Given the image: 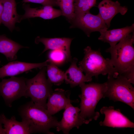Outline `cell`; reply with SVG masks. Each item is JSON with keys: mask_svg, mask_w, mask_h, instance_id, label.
I'll list each match as a JSON object with an SVG mask.
<instances>
[{"mask_svg": "<svg viewBox=\"0 0 134 134\" xmlns=\"http://www.w3.org/2000/svg\"><path fill=\"white\" fill-rule=\"evenodd\" d=\"M134 32L128 35L116 45L105 51L110 53L111 62L119 75L134 84Z\"/></svg>", "mask_w": 134, "mask_h": 134, "instance_id": "6da1fadb", "label": "cell"}, {"mask_svg": "<svg viewBox=\"0 0 134 134\" xmlns=\"http://www.w3.org/2000/svg\"><path fill=\"white\" fill-rule=\"evenodd\" d=\"M19 112L22 120L28 124L32 133L54 134L50 130L56 128L59 121L46 109L36 105L31 100L22 106Z\"/></svg>", "mask_w": 134, "mask_h": 134, "instance_id": "7a4b0ae2", "label": "cell"}, {"mask_svg": "<svg viewBox=\"0 0 134 134\" xmlns=\"http://www.w3.org/2000/svg\"><path fill=\"white\" fill-rule=\"evenodd\" d=\"M79 86L81 90V94L79 95L81 99L80 115L89 124L99 117L100 113L96 112L95 109L100 100L105 98L106 83H84Z\"/></svg>", "mask_w": 134, "mask_h": 134, "instance_id": "3957f363", "label": "cell"}, {"mask_svg": "<svg viewBox=\"0 0 134 134\" xmlns=\"http://www.w3.org/2000/svg\"><path fill=\"white\" fill-rule=\"evenodd\" d=\"M84 55L79 63V67L85 73V75L92 78H97L100 74L108 77H116L119 75L113 66L110 59H105L99 49L94 50L88 46L84 49Z\"/></svg>", "mask_w": 134, "mask_h": 134, "instance_id": "277c9868", "label": "cell"}, {"mask_svg": "<svg viewBox=\"0 0 134 134\" xmlns=\"http://www.w3.org/2000/svg\"><path fill=\"white\" fill-rule=\"evenodd\" d=\"M46 67L40 69L33 78L26 79L25 97H30L36 105L46 109L47 100L53 90V84L46 77Z\"/></svg>", "mask_w": 134, "mask_h": 134, "instance_id": "5b68a950", "label": "cell"}, {"mask_svg": "<svg viewBox=\"0 0 134 134\" xmlns=\"http://www.w3.org/2000/svg\"><path fill=\"white\" fill-rule=\"evenodd\" d=\"M104 97L114 101H119L134 109V88L125 77L118 75L116 77H107Z\"/></svg>", "mask_w": 134, "mask_h": 134, "instance_id": "8992f818", "label": "cell"}, {"mask_svg": "<svg viewBox=\"0 0 134 134\" xmlns=\"http://www.w3.org/2000/svg\"><path fill=\"white\" fill-rule=\"evenodd\" d=\"M26 80L23 77L13 76L9 79H2L0 82V97L3 98L7 105L11 107L13 101L25 97Z\"/></svg>", "mask_w": 134, "mask_h": 134, "instance_id": "52a82bcc", "label": "cell"}, {"mask_svg": "<svg viewBox=\"0 0 134 134\" xmlns=\"http://www.w3.org/2000/svg\"><path fill=\"white\" fill-rule=\"evenodd\" d=\"M71 24V28H79L89 37L92 32L97 31L100 33L108 29L99 13L95 15L91 13L90 11L75 14Z\"/></svg>", "mask_w": 134, "mask_h": 134, "instance_id": "ba28073f", "label": "cell"}, {"mask_svg": "<svg viewBox=\"0 0 134 134\" xmlns=\"http://www.w3.org/2000/svg\"><path fill=\"white\" fill-rule=\"evenodd\" d=\"M64 109L62 118L59 121L56 128L57 131H61L64 134H68L72 128L76 127L78 129L83 124H88L80 116V108L74 106L71 103Z\"/></svg>", "mask_w": 134, "mask_h": 134, "instance_id": "9c48e42d", "label": "cell"}, {"mask_svg": "<svg viewBox=\"0 0 134 134\" xmlns=\"http://www.w3.org/2000/svg\"><path fill=\"white\" fill-rule=\"evenodd\" d=\"M100 113L104 115V120L99 124L101 126L113 128H134V123L123 114L119 109L113 106H104L100 109Z\"/></svg>", "mask_w": 134, "mask_h": 134, "instance_id": "30bf717a", "label": "cell"}, {"mask_svg": "<svg viewBox=\"0 0 134 134\" xmlns=\"http://www.w3.org/2000/svg\"><path fill=\"white\" fill-rule=\"evenodd\" d=\"M50 61L39 63H31L18 61H11L0 68V79L6 76H13L32 69L47 66Z\"/></svg>", "mask_w": 134, "mask_h": 134, "instance_id": "8fae6325", "label": "cell"}, {"mask_svg": "<svg viewBox=\"0 0 134 134\" xmlns=\"http://www.w3.org/2000/svg\"><path fill=\"white\" fill-rule=\"evenodd\" d=\"M69 91L60 88L55 89L49 96L46 104V109L53 115L61 110L64 109L72 101L70 99Z\"/></svg>", "mask_w": 134, "mask_h": 134, "instance_id": "7c38bea8", "label": "cell"}, {"mask_svg": "<svg viewBox=\"0 0 134 134\" xmlns=\"http://www.w3.org/2000/svg\"><path fill=\"white\" fill-rule=\"evenodd\" d=\"M73 39L68 37L47 38L38 36L35 39V43L36 44L41 43L44 45V48L42 53L48 50H59L63 51L66 55L67 62L71 60L70 47Z\"/></svg>", "mask_w": 134, "mask_h": 134, "instance_id": "4fadbf2b", "label": "cell"}, {"mask_svg": "<svg viewBox=\"0 0 134 134\" xmlns=\"http://www.w3.org/2000/svg\"><path fill=\"white\" fill-rule=\"evenodd\" d=\"M99 14L108 28L113 18L117 14L124 15L127 12L128 8L126 6H122L118 1L112 0H102L98 6Z\"/></svg>", "mask_w": 134, "mask_h": 134, "instance_id": "5bb4252c", "label": "cell"}, {"mask_svg": "<svg viewBox=\"0 0 134 134\" xmlns=\"http://www.w3.org/2000/svg\"><path fill=\"white\" fill-rule=\"evenodd\" d=\"M22 7L25 12L21 15V21L25 19L35 17L45 20L52 19L62 15L60 9L55 8L50 5L43 6L39 8H32L29 4L24 3Z\"/></svg>", "mask_w": 134, "mask_h": 134, "instance_id": "9a60e30c", "label": "cell"}, {"mask_svg": "<svg viewBox=\"0 0 134 134\" xmlns=\"http://www.w3.org/2000/svg\"><path fill=\"white\" fill-rule=\"evenodd\" d=\"M15 0H4L3 10L1 17V23L12 32L17 23H20L21 15L17 11Z\"/></svg>", "mask_w": 134, "mask_h": 134, "instance_id": "2e32d148", "label": "cell"}, {"mask_svg": "<svg viewBox=\"0 0 134 134\" xmlns=\"http://www.w3.org/2000/svg\"><path fill=\"white\" fill-rule=\"evenodd\" d=\"M78 60L75 57L71 59L70 66L65 72L64 80L66 84H69L72 88L83 83L91 82L92 79V78L84 75L83 71L77 67Z\"/></svg>", "mask_w": 134, "mask_h": 134, "instance_id": "e0dca14e", "label": "cell"}, {"mask_svg": "<svg viewBox=\"0 0 134 134\" xmlns=\"http://www.w3.org/2000/svg\"><path fill=\"white\" fill-rule=\"evenodd\" d=\"M134 25L118 29H114L100 33L99 37V40L108 43L110 47L116 45L125 37L129 34L134 32Z\"/></svg>", "mask_w": 134, "mask_h": 134, "instance_id": "ac0fdd59", "label": "cell"}, {"mask_svg": "<svg viewBox=\"0 0 134 134\" xmlns=\"http://www.w3.org/2000/svg\"><path fill=\"white\" fill-rule=\"evenodd\" d=\"M0 120L4 125L5 134H29L32 133L28 124L22 120L19 122L13 116L7 118L4 114L0 115Z\"/></svg>", "mask_w": 134, "mask_h": 134, "instance_id": "d6986e66", "label": "cell"}, {"mask_svg": "<svg viewBox=\"0 0 134 134\" xmlns=\"http://www.w3.org/2000/svg\"><path fill=\"white\" fill-rule=\"evenodd\" d=\"M24 48L29 47L21 45L8 38L4 34L0 35V53L4 55L8 61L16 60L17 52Z\"/></svg>", "mask_w": 134, "mask_h": 134, "instance_id": "ffe728a7", "label": "cell"}, {"mask_svg": "<svg viewBox=\"0 0 134 134\" xmlns=\"http://www.w3.org/2000/svg\"><path fill=\"white\" fill-rule=\"evenodd\" d=\"M46 71L48 79L52 84L59 86L64 80L65 72L60 69L57 66L50 62L46 67Z\"/></svg>", "mask_w": 134, "mask_h": 134, "instance_id": "44dd1931", "label": "cell"}, {"mask_svg": "<svg viewBox=\"0 0 134 134\" xmlns=\"http://www.w3.org/2000/svg\"><path fill=\"white\" fill-rule=\"evenodd\" d=\"M57 2L62 15L71 23L75 16L74 0H57Z\"/></svg>", "mask_w": 134, "mask_h": 134, "instance_id": "7402d4cb", "label": "cell"}, {"mask_svg": "<svg viewBox=\"0 0 134 134\" xmlns=\"http://www.w3.org/2000/svg\"><path fill=\"white\" fill-rule=\"evenodd\" d=\"M96 0H74L75 15L90 11V9L95 6Z\"/></svg>", "mask_w": 134, "mask_h": 134, "instance_id": "603a6c76", "label": "cell"}, {"mask_svg": "<svg viewBox=\"0 0 134 134\" xmlns=\"http://www.w3.org/2000/svg\"><path fill=\"white\" fill-rule=\"evenodd\" d=\"M50 61L57 66L67 61L66 55L62 51L59 50H51L48 54Z\"/></svg>", "mask_w": 134, "mask_h": 134, "instance_id": "cb8c5ba5", "label": "cell"}, {"mask_svg": "<svg viewBox=\"0 0 134 134\" xmlns=\"http://www.w3.org/2000/svg\"><path fill=\"white\" fill-rule=\"evenodd\" d=\"M22 2L26 3L31 2L41 4L45 6L49 5L53 6H58L57 0H23Z\"/></svg>", "mask_w": 134, "mask_h": 134, "instance_id": "d4e9b609", "label": "cell"}, {"mask_svg": "<svg viewBox=\"0 0 134 134\" xmlns=\"http://www.w3.org/2000/svg\"><path fill=\"white\" fill-rule=\"evenodd\" d=\"M4 1L0 0V25L1 23V17L3 10Z\"/></svg>", "mask_w": 134, "mask_h": 134, "instance_id": "484cf974", "label": "cell"}, {"mask_svg": "<svg viewBox=\"0 0 134 134\" xmlns=\"http://www.w3.org/2000/svg\"><path fill=\"white\" fill-rule=\"evenodd\" d=\"M2 123L0 120V134H5L4 129L2 126Z\"/></svg>", "mask_w": 134, "mask_h": 134, "instance_id": "4316f807", "label": "cell"}, {"mask_svg": "<svg viewBox=\"0 0 134 134\" xmlns=\"http://www.w3.org/2000/svg\"></svg>", "mask_w": 134, "mask_h": 134, "instance_id": "83f0119b", "label": "cell"}]
</instances>
